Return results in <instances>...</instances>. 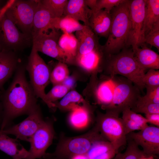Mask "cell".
Returning a JSON list of instances; mask_svg holds the SVG:
<instances>
[{
  "label": "cell",
  "mask_w": 159,
  "mask_h": 159,
  "mask_svg": "<svg viewBox=\"0 0 159 159\" xmlns=\"http://www.w3.org/2000/svg\"><path fill=\"white\" fill-rule=\"evenodd\" d=\"M145 88L146 89V94L143 96H140L137 101L142 102L159 104V86H145Z\"/></svg>",
  "instance_id": "obj_36"
},
{
  "label": "cell",
  "mask_w": 159,
  "mask_h": 159,
  "mask_svg": "<svg viewBox=\"0 0 159 159\" xmlns=\"http://www.w3.org/2000/svg\"><path fill=\"white\" fill-rule=\"evenodd\" d=\"M55 135L53 122L50 120H44L31 138L28 155L24 159H37L43 158L46 151L51 145Z\"/></svg>",
  "instance_id": "obj_12"
},
{
  "label": "cell",
  "mask_w": 159,
  "mask_h": 159,
  "mask_svg": "<svg viewBox=\"0 0 159 159\" xmlns=\"http://www.w3.org/2000/svg\"><path fill=\"white\" fill-rule=\"evenodd\" d=\"M127 137L141 146L145 154L155 156L159 154V127L148 126L138 132H130Z\"/></svg>",
  "instance_id": "obj_14"
},
{
  "label": "cell",
  "mask_w": 159,
  "mask_h": 159,
  "mask_svg": "<svg viewBox=\"0 0 159 159\" xmlns=\"http://www.w3.org/2000/svg\"><path fill=\"white\" fill-rule=\"evenodd\" d=\"M127 147L125 151L118 152L112 159H138L145 154L132 140L127 137Z\"/></svg>",
  "instance_id": "obj_31"
},
{
  "label": "cell",
  "mask_w": 159,
  "mask_h": 159,
  "mask_svg": "<svg viewBox=\"0 0 159 159\" xmlns=\"http://www.w3.org/2000/svg\"><path fill=\"white\" fill-rule=\"evenodd\" d=\"M108 56L103 45H100L88 53L77 56L74 62L84 69L92 72L96 70L102 64H105Z\"/></svg>",
  "instance_id": "obj_15"
},
{
  "label": "cell",
  "mask_w": 159,
  "mask_h": 159,
  "mask_svg": "<svg viewBox=\"0 0 159 159\" xmlns=\"http://www.w3.org/2000/svg\"><path fill=\"white\" fill-rule=\"evenodd\" d=\"M2 50V49H1V48L0 46V51H1Z\"/></svg>",
  "instance_id": "obj_48"
},
{
  "label": "cell",
  "mask_w": 159,
  "mask_h": 159,
  "mask_svg": "<svg viewBox=\"0 0 159 159\" xmlns=\"http://www.w3.org/2000/svg\"><path fill=\"white\" fill-rule=\"evenodd\" d=\"M115 89V83L111 78L105 80L99 85L96 91L98 103L103 109L112 102Z\"/></svg>",
  "instance_id": "obj_26"
},
{
  "label": "cell",
  "mask_w": 159,
  "mask_h": 159,
  "mask_svg": "<svg viewBox=\"0 0 159 159\" xmlns=\"http://www.w3.org/2000/svg\"><path fill=\"white\" fill-rule=\"evenodd\" d=\"M85 3L88 7L94 11L96 8L97 0H85Z\"/></svg>",
  "instance_id": "obj_42"
},
{
  "label": "cell",
  "mask_w": 159,
  "mask_h": 159,
  "mask_svg": "<svg viewBox=\"0 0 159 159\" xmlns=\"http://www.w3.org/2000/svg\"><path fill=\"white\" fill-rule=\"evenodd\" d=\"M71 159H88L85 154L74 156Z\"/></svg>",
  "instance_id": "obj_45"
},
{
  "label": "cell",
  "mask_w": 159,
  "mask_h": 159,
  "mask_svg": "<svg viewBox=\"0 0 159 159\" xmlns=\"http://www.w3.org/2000/svg\"><path fill=\"white\" fill-rule=\"evenodd\" d=\"M0 150L13 159H24L29 153L17 139L9 137L0 130Z\"/></svg>",
  "instance_id": "obj_21"
},
{
  "label": "cell",
  "mask_w": 159,
  "mask_h": 159,
  "mask_svg": "<svg viewBox=\"0 0 159 159\" xmlns=\"http://www.w3.org/2000/svg\"><path fill=\"white\" fill-rule=\"evenodd\" d=\"M68 0H40L54 18H60L63 15Z\"/></svg>",
  "instance_id": "obj_32"
},
{
  "label": "cell",
  "mask_w": 159,
  "mask_h": 159,
  "mask_svg": "<svg viewBox=\"0 0 159 159\" xmlns=\"http://www.w3.org/2000/svg\"><path fill=\"white\" fill-rule=\"evenodd\" d=\"M25 68L29 73L30 85L36 97L41 99L48 106L45 89L50 80L49 69L32 47Z\"/></svg>",
  "instance_id": "obj_8"
},
{
  "label": "cell",
  "mask_w": 159,
  "mask_h": 159,
  "mask_svg": "<svg viewBox=\"0 0 159 159\" xmlns=\"http://www.w3.org/2000/svg\"><path fill=\"white\" fill-rule=\"evenodd\" d=\"M159 23V0H145L144 19L145 37L155 25Z\"/></svg>",
  "instance_id": "obj_25"
},
{
  "label": "cell",
  "mask_w": 159,
  "mask_h": 159,
  "mask_svg": "<svg viewBox=\"0 0 159 159\" xmlns=\"http://www.w3.org/2000/svg\"><path fill=\"white\" fill-rule=\"evenodd\" d=\"M145 0H130V28L127 46H131L132 51L145 44Z\"/></svg>",
  "instance_id": "obj_11"
},
{
  "label": "cell",
  "mask_w": 159,
  "mask_h": 159,
  "mask_svg": "<svg viewBox=\"0 0 159 159\" xmlns=\"http://www.w3.org/2000/svg\"><path fill=\"white\" fill-rule=\"evenodd\" d=\"M69 89L62 84L54 85L51 90L46 94V98L48 104V107L53 110L56 107L54 102L63 97L68 92Z\"/></svg>",
  "instance_id": "obj_33"
},
{
  "label": "cell",
  "mask_w": 159,
  "mask_h": 159,
  "mask_svg": "<svg viewBox=\"0 0 159 159\" xmlns=\"http://www.w3.org/2000/svg\"><path fill=\"white\" fill-rule=\"evenodd\" d=\"M130 0H125L110 11L111 24L107 39L103 45L108 55L116 54L127 48V42L130 28Z\"/></svg>",
  "instance_id": "obj_2"
},
{
  "label": "cell",
  "mask_w": 159,
  "mask_h": 159,
  "mask_svg": "<svg viewBox=\"0 0 159 159\" xmlns=\"http://www.w3.org/2000/svg\"><path fill=\"white\" fill-rule=\"evenodd\" d=\"M44 120L38 106L22 122L0 130L7 135H14L17 139L29 142Z\"/></svg>",
  "instance_id": "obj_13"
},
{
  "label": "cell",
  "mask_w": 159,
  "mask_h": 159,
  "mask_svg": "<svg viewBox=\"0 0 159 159\" xmlns=\"http://www.w3.org/2000/svg\"><path fill=\"white\" fill-rule=\"evenodd\" d=\"M137 113L145 114L159 113V104L142 102L137 101L134 106L131 109Z\"/></svg>",
  "instance_id": "obj_35"
},
{
  "label": "cell",
  "mask_w": 159,
  "mask_h": 159,
  "mask_svg": "<svg viewBox=\"0 0 159 159\" xmlns=\"http://www.w3.org/2000/svg\"><path fill=\"white\" fill-rule=\"evenodd\" d=\"M90 121V112L85 107L79 105L71 111L69 121L74 128L83 129L89 125Z\"/></svg>",
  "instance_id": "obj_27"
},
{
  "label": "cell",
  "mask_w": 159,
  "mask_h": 159,
  "mask_svg": "<svg viewBox=\"0 0 159 159\" xmlns=\"http://www.w3.org/2000/svg\"><path fill=\"white\" fill-rule=\"evenodd\" d=\"M58 44L61 48L74 62L78 45L75 36L72 34L63 33L59 38Z\"/></svg>",
  "instance_id": "obj_29"
},
{
  "label": "cell",
  "mask_w": 159,
  "mask_h": 159,
  "mask_svg": "<svg viewBox=\"0 0 159 159\" xmlns=\"http://www.w3.org/2000/svg\"><path fill=\"white\" fill-rule=\"evenodd\" d=\"M125 0H97V4L94 12L98 10L104 9L110 12L114 7L118 6Z\"/></svg>",
  "instance_id": "obj_39"
},
{
  "label": "cell",
  "mask_w": 159,
  "mask_h": 159,
  "mask_svg": "<svg viewBox=\"0 0 159 159\" xmlns=\"http://www.w3.org/2000/svg\"><path fill=\"white\" fill-rule=\"evenodd\" d=\"M69 71L66 64L58 62L50 74V80L53 84H62L69 76Z\"/></svg>",
  "instance_id": "obj_34"
},
{
  "label": "cell",
  "mask_w": 159,
  "mask_h": 159,
  "mask_svg": "<svg viewBox=\"0 0 159 159\" xmlns=\"http://www.w3.org/2000/svg\"><path fill=\"white\" fill-rule=\"evenodd\" d=\"M111 78L115 84L113 97L111 103L103 109L107 112L119 116L125 109H131L140 96L139 89L130 81L116 75Z\"/></svg>",
  "instance_id": "obj_5"
},
{
  "label": "cell",
  "mask_w": 159,
  "mask_h": 159,
  "mask_svg": "<svg viewBox=\"0 0 159 159\" xmlns=\"http://www.w3.org/2000/svg\"><path fill=\"white\" fill-rule=\"evenodd\" d=\"M25 67L19 64L13 81L2 96L3 117L0 130L8 127L16 117L28 115L38 106L37 97L26 78Z\"/></svg>",
  "instance_id": "obj_1"
},
{
  "label": "cell",
  "mask_w": 159,
  "mask_h": 159,
  "mask_svg": "<svg viewBox=\"0 0 159 159\" xmlns=\"http://www.w3.org/2000/svg\"><path fill=\"white\" fill-rule=\"evenodd\" d=\"M92 13L86 5L85 0H68L63 16L71 17L89 26V19Z\"/></svg>",
  "instance_id": "obj_17"
},
{
  "label": "cell",
  "mask_w": 159,
  "mask_h": 159,
  "mask_svg": "<svg viewBox=\"0 0 159 159\" xmlns=\"http://www.w3.org/2000/svg\"><path fill=\"white\" fill-rule=\"evenodd\" d=\"M148 123L159 127V113H151L145 115Z\"/></svg>",
  "instance_id": "obj_40"
},
{
  "label": "cell",
  "mask_w": 159,
  "mask_h": 159,
  "mask_svg": "<svg viewBox=\"0 0 159 159\" xmlns=\"http://www.w3.org/2000/svg\"><path fill=\"white\" fill-rule=\"evenodd\" d=\"M143 82L145 87L159 86V70L149 69L144 75Z\"/></svg>",
  "instance_id": "obj_37"
},
{
  "label": "cell",
  "mask_w": 159,
  "mask_h": 159,
  "mask_svg": "<svg viewBox=\"0 0 159 159\" xmlns=\"http://www.w3.org/2000/svg\"><path fill=\"white\" fill-rule=\"evenodd\" d=\"M17 52L3 50L0 51V89L19 64Z\"/></svg>",
  "instance_id": "obj_16"
},
{
  "label": "cell",
  "mask_w": 159,
  "mask_h": 159,
  "mask_svg": "<svg viewBox=\"0 0 159 159\" xmlns=\"http://www.w3.org/2000/svg\"><path fill=\"white\" fill-rule=\"evenodd\" d=\"M95 126L117 152L127 144V135L122 119L119 116L106 112L98 116Z\"/></svg>",
  "instance_id": "obj_9"
},
{
  "label": "cell",
  "mask_w": 159,
  "mask_h": 159,
  "mask_svg": "<svg viewBox=\"0 0 159 159\" xmlns=\"http://www.w3.org/2000/svg\"><path fill=\"white\" fill-rule=\"evenodd\" d=\"M105 66L110 77L120 75L132 82L140 90L145 88L143 78L145 71L138 63L132 48H125L118 53L108 55Z\"/></svg>",
  "instance_id": "obj_3"
},
{
  "label": "cell",
  "mask_w": 159,
  "mask_h": 159,
  "mask_svg": "<svg viewBox=\"0 0 159 159\" xmlns=\"http://www.w3.org/2000/svg\"><path fill=\"white\" fill-rule=\"evenodd\" d=\"M145 43L154 47L159 51V23L153 27L145 37Z\"/></svg>",
  "instance_id": "obj_38"
},
{
  "label": "cell",
  "mask_w": 159,
  "mask_h": 159,
  "mask_svg": "<svg viewBox=\"0 0 159 159\" xmlns=\"http://www.w3.org/2000/svg\"><path fill=\"white\" fill-rule=\"evenodd\" d=\"M10 1L0 0V13L5 8Z\"/></svg>",
  "instance_id": "obj_43"
},
{
  "label": "cell",
  "mask_w": 159,
  "mask_h": 159,
  "mask_svg": "<svg viewBox=\"0 0 159 159\" xmlns=\"http://www.w3.org/2000/svg\"><path fill=\"white\" fill-rule=\"evenodd\" d=\"M106 140L95 126L85 133L78 136L60 138L54 151L46 153L43 157L54 159H71L73 157L86 154L92 144L98 140Z\"/></svg>",
  "instance_id": "obj_4"
},
{
  "label": "cell",
  "mask_w": 159,
  "mask_h": 159,
  "mask_svg": "<svg viewBox=\"0 0 159 159\" xmlns=\"http://www.w3.org/2000/svg\"><path fill=\"white\" fill-rule=\"evenodd\" d=\"M75 34L78 44L77 56L88 53L100 45L97 36L89 26L84 25L83 29Z\"/></svg>",
  "instance_id": "obj_20"
},
{
  "label": "cell",
  "mask_w": 159,
  "mask_h": 159,
  "mask_svg": "<svg viewBox=\"0 0 159 159\" xmlns=\"http://www.w3.org/2000/svg\"><path fill=\"white\" fill-rule=\"evenodd\" d=\"M62 34L59 30L53 28L32 38V47L41 52L66 63H73L72 60L60 47L58 42Z\"/></svg>",
  "instance_id": "obj_10"
},
{
  "label": "cell",
  "mask_w": 159,
  "mask_h": 159,
  "mask_svg": "<svg viewBox=\"0 0 159 159\" xmlns=\"http://www.w3.org/2000/svg\"><path fill=\"white\" fill-rule=\"evenodd\" d=\"M38 2V0L10 1L4 12L21 32L32 37L33 19Z\"/></svg>",
  "instance_id": "obj_7"
},
{
  "label": "cell",
  "mask_w": 159,
  "mask_h": 159,
  "mask_svg": "<svg viewBox=\"0 0 159 159\" xmlns=\"http://www.w3.org/2000/svg\"><path fill=\"white\" fill-rule=\"evenodd\" d=\"M114 150L108 140H98L92 144L85 155L88 159H112L115 155Z\"/></svg>",
  "instance_id": "obj_24"
},
{
  "label": "cell",
  "mask_w": 159,
  "mask_h": 159,
  "mask_svg": "<svg viewBox=\"0 0 159 159\" xmlns=\"http://www.w3.org/2000/svg\"><path fill=\"white\" fill-rule=\"evenodd\" d=\"M121 118L127 135L135 130H140L148 125L145 117L127 108L122 112Z\"/></svg>",
  "instance_id": "obj_23"
},
{
  "label": "cell",
  "mask_w": 159,
  "mask_h": 159,
  "mask_svg": "<svg viewBox=\"0 0 159 159\" xmlns=\"http://www.w3.org/2000/svg\"><path fill=\"white\" fill-rule=\"evenodd\" d=\"M84 25L71 17L62 16L60 18H54L53 28L60 29L63 33L71 34L82 29Z\"/></svg>",
  "instance_id": "obj_28"
},
{
  "label": "cell",
  "mask_w": 159,
  "mask_h": 159,
  "mask_svg": "<svg viewBox=\"0 0 159 159\" xmlns=\"http://www.w3.org/2000/svg\"><path fill=\"white\" fill-rule=\"evenodd\" d=\"M5 9L0 13V45L2 50L17 52L32 46V37L20 31L5 13Z\"/></svg>",
  "instance_id": "obj_6"
},
{
  "label": "cell",
  "mask_w": 159,
  "mask_h": 159,
  "mask_svg": "<svg viewBox=\"0 0 159 159\" xmlns=\"http://www.w3.org/2000/svg\"><path fill=\"white\" fill-rule=\"evenodd\" d=\"M48 10L38 0L33 19L32 37L53 28L54 19Z\"/></svg>",
  "instance_id": "obj_18"
},
{
  "label": "cell",
  "mask_w": 159,
  "mask_h": 159,
  "mask_svg": "<svg viewBox=\"0 0 159 159\" xmlns=\"http://www.w3.org/2000/svg\"><path fill=\"white\" fill-rule=\"evenodd\" d=\"M3 117V107L1 103L0 102V124L1 125Z\"/></svg>",
  "instance_id": "obj_46"
},
{
  "label": "cell",
  "mask_w": 159,
  "mask_h": 159,
  "mask_svg": "<svg viewBox=\"0 0 159 159\" xmlns=\"http://www.w3.org/2000/svg\"><path fill=\"white\" fill-rule=\"evenodd\" d=\"M111 22L110 12L102 9L92 12L89 19V26L97 36L107 38Z\"/></svg>",
  "instance_id": "obj_19"
},
{
  "label": "cell",
  "mask_w": 159,
  "mask_h": 159,
  "mask_svg": "<svg viewBox=\"0 0 159 159\" xmlns=\"http://www.w3.org/2000/svg\"><path fill=\"white\" fill-rule=\"evenodd\" d=\"M155 157V156L148 155L145 154L138 159H156Z\"/></svg>",
  "instance_id": "obj_44"
},
{
  "label": "cell",
  "mask_w": 159,
  "mask_h": 159,
  "mask_svg": "<svg viewBox=\"0 0 159 159\" xmlns=\"http://www.w3.org/2000/svg\"><path fill=\"white\" fill-rule=\"evenodd\" d=\"M141 48L133 51L134 57L140 66L145 71L159 69V55L144 44Z\"/></svg>",
  "instance_id": "obj_22"
},
{
  "label": "cell",
  "mask_w": 159,
  "mask_h": 159,
  "mask_svg": "<svg viewBox=\"0 0 159 159\" xmlns=\"http://www.w3.org/2000/svg\"><path fill=\"white\" fill-rule=\"evenodd\" d=\"M74 81L73 79L68 76L63 81L62 84L65 85L69 89L73 85Z\"/></svg>",
  "instance_id": "obj_41"
},
{
  "label": "cell",
  "mask_w": 159,
  "mask_h": 159,
  "mask_svg": "<svg viewBox=\"0 0 159 159\" xmlns=\"http://www.w3.org/2000/svg\"><path fill=\"white\" fill-rule=\"evenodd\" d=\"M84 101L82 96L75 91L68 92L58 103H54L56 107L60 110L71 111Z\"/></svg>",
  "instance_id": "obj_30"
},
{
  "label": "cell",
  "mask_w": 159,
  "mask_h": 159,
  "mask_svg": "<svg viewBox=\"0 0 159 159\" xmlns=\"http://www.w3.org/2000/svg\"><path fill=\"white\" fill-rule=\"evenodd\" d=\"M44 159H54L53 158H49V157H46L45 158H44Z\"/></svg>",
  "instance_id": "obj_47"
}]
</instances>
